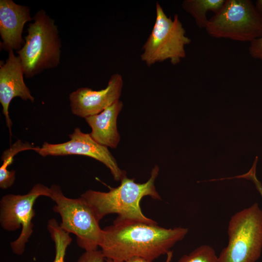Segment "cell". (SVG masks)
Segmentation results:
<instances>
[{
  "mask_svg": "<svg viewBox=\"0 0 262 262\" xmlns=\"http://www.w3.org/2000/svg\"><path fill=\"white\" fill-rule=\"evenodd\" d=\"M101 250L98 249L85 251L76 262H106Z\"/></svg>",
  "mask_w": 262,
  "mask_h": 262,
  "instance_id": "obj_18",
  "label": "cell"
},
{
  "mask_svg": "<svg viewBox=\"0 0 262 262\" xmlns=\"http://www.w3.org/2000/svg\"><path fill=\"white\" fill-rule=\"evenodd\" d=\"M225 2V0H184L182 7L192 16L197 26L205 29L209 20L207 13L212 11L216 14Z\"/></svg>",
  "mask_w": 262,
  "mask_h": 262,
  "instance_id": "obj_14",
  "label": "cell"
},
{
  "mask_svg": "<svg viewBox=\"0 0 262 262\" xmlns=\"http://www.w3.org/2000/svg\"><path fill=\"white\" fill-rule=\"evenodd\" d=\"M33 18L30 8L12 0H0V46L7 51L19 50L25 40L22 34L25 24Z\"/></svg>",
  "mask_w": 262,
  "mask_h": 262,
  "instance_id": "obj_12",
  "label": "cell"
},
{
  "mask_svg": "<svg viewBox=\"0 0 262 262\" xmlns=\"http://www.w3.org/2000/svg\"><path fill=\"white\" fill-rule=\"evenodd\" d=\"M47 229L55 245V255L53 262H65L66 251L72 241V238L54 218L48 221Z\"/></svg>",
  "mask_w": 262,
  "mask_h": 262,
  "instance_id": "obj_15",
  "label": "cell"
},
{
  "mask_svg": "<svg viewBox=\"0 0 262 262\" xmlns=\"http://www.w3.org/2000/svg\"><path fill=\"white\" fill-rule=\"evenodd\" d=\"M123 85L122 76L112 75L107 86L95 91L88 87H81L69 96L71 111L73 114L85 118L98 114L119 100Z\"/></svg>",
  "mask_w": 262,
  "mask_h": 262,
  "instance_id": "obj_10",
  "label": "cell"
},
{
  "mask_svg": "<svg viewBox=\"0 0 262 262\" xmlns=\"http://www.w3.org/2000/svg\"><path fill=\"white\" fill-rule=\"evenodd\" d=\"M188 232L185 228L167 229L157 223L115 219L103 229L99 247L105 258L113 261L139 257L153 261L166 254Z\"/></svg>",
  "mask_w": 262,
  "mask_h": 262,
  "instance_id": "obj_1",
  "label": "cell"
},
{
  "mask_svg": "<svg viewBox=\"0 0 262 262\" xmlns=\"http://www.w3.org/2000/svg\"><path fill=\"white\" fill-rule=\"evenodd\" d=\"M178 14L168 17L158 2L156 4V19L151 32L144 44L140 57L150 66L169 60L173 65L185 58V46L191 42Z\"/></svg>",
  "mask_w": 262,
  "mask_h": 262,
  "instance_id": "obj_6",
  "label": "cell"
},
{
  "mask_svg": "<svg viewBox=\"0 0 262 262\" xmlns=\"http://www.w3.org/2000/svg\"><path fill=\"white\" fill-rule=\"evenodd\" d=\"M255 7L258 13L262 16V0H257L255 2Z\"/></svg>",
  "mask_w": 262,
  "mask_h": 262,
  "instance_id": "obj_21",
  "label": "cell"
},
{
  "mask_svg": "<svg viewBox=\"0 0 262 262\" xmlns=\"http://www.w3.org/2000/svg\"><path fill=\"white\" fill-rule=\"evenodd\" d=\"M123 107L119 99L101 113L86 117L91 129V137L99 144L115 148L120 141L117 129V118Z\"/></svg>",
  "mask_w": 262,
  "mask_h": 262,
  "instance_id": "obj_13",
  "label": "cell"
},
{
  "mask_svg": "<svg viewBox=\"0 0 262 262\" xmlns=\"http://www.w3.org/2000/svg\"><path fill=\"white\" fill-rule=\"evenodd\" d=\"M166 259L165 262H171L172 257H173V252L172 251H169L167 254H166ZM106 262H152V261H150L147 260H146L144 258H139V257H135L132 258L130 259H128L126 261H113L110 259H106L105 260Z\"/></svg>",
  "mask_w": 262,
  "mask_h": 262,
  "instance_id": "obj_20",
  "label": "cell"
},
{
  "mask_svg": "<svg viewBox=\"0 0 262 262\" xmlns=\"http://www.w3.org/2000/svg\"><path fill=\"white\" fill-rule=\"evenodd\" d=\"M177 262H218V259L213 247L203 245L183 255Z\"/></svg>",
  "mask_w": 262,
  "mask_h": 262,
  "instance_id": "obj_16",
  "label": "cell"
},
{
  "mask_svg": "<svg viewBox=\"0 0 262 262\" xmlns=\"http://www.w3.org/2000/svg\"><path fill=\"white\" fill-rule=\"evenodd\" d=\"M248 51L250 56L262 62V36L250 42Z\"/></svg>",
  "mask_w": 262,
  "mask_h": 262,
  "instance_id": "obj_19",
  "label": "cell"
},
{
  "mask_svg": "<svg viewBox=\"0 0 262 262\" xmlns=\"http://www.w3.org/2000/svg\"><path fill=\"white\" fill-rule=\"evenodd\" d=\"M159 167L155 165L149 179L145 183H139L135 179L124 177L120 185L110 188L107 192L88 190L81 194L94 212L98 222L106 215L116 213L118 220H133L149 224L157 223L143 213L140 202L143 197L149 196L161 200L155 186Z\"/></svg>",
  "mask_w": 262,
  "mask_h": 262,
  "instance_id": "obj_2",
  "label": "cell"
},
{
  "mask_svg": "<svg viewBox=\"0 0 262 262\" xmlns=\"http://www.w3.org/2000/svg\"><path fill=\"white\" fill-rule=\"evenodd\" d=\"M49 188L50 198L55 203L53 210L61 217L60 227L75 235L78 246L85 251L97 250L102 241L103 229L86 200L81 196L66 197L57 184Z\"/></svg>",
  "mask_w": 262,
  "mask_h": 262,
  "instance_id": "obj_5",
  "label": "cell"
},
{
  "mask_svg": "<svg viewBox=\"0 0 262 262\" xmlns=\"http://www.w3.org/2000/svg\"><path fill=\"white\" fill-rule=\"evenodd\" d=\"M205 30L213 37L250 42L262 36V16L250 0H225Z\"/></svg>",
  "mask_w": 262,
  "mask_h": 262,
  "instance_id": "obj_7",
  "label": "cell"
},
{
  "mask_svg": "<svg viewBox=\"0 0 262 262\" xmlns=\"http://www.w3.org/2000/svg\"><path fill=\"white\" fill-rule=\"evenodd\" d=\"M24 75L19 57L16 56L13 50L9 51L5 63L0 66V102L10 135L12 122L9 107L11 100L15 97H19L24 100L34 101V97L24 82Z\"/></svg>",
  "mask_w": 262,
  "mask_h": 262,
  "instance_id": "obj_11",
  "label": "cell"
},
{
  "mask_svg": "<svg viewBox=\"0 0 262 262\" xmlns=\"http://www.w3.org/2000/svg\"><path fill=\"white\" fill-rule=\"evenodd\" d=\"M228 243L218 262H256L262 250V210L257 203L234 214L228 225Z\"/></svg>",
  "mask_w": 262,
  "mask_h": 262,
  "instance_id": "obj_4",
  "label": "cell"
},
{
  "mask_svg": "<svg viewBox=\"0 0 262 262\" xmlns=\"http://www.w3.org/2000/svg\"><path fill=\"white\" fill-rule=\"evenodd\" d=\"M257 161H258V157L257 156L255 158V161L253 163L252 167L249 170V171L246 174H243L240 176H236L232 178L220 179V180H224V179H234V178H244V179H246L247 180H251L253 181V182L254 183L257 189L259 192V193H260L262 197V185L261 182L257 179L256 176V165L257 163ZM218 180H220V179H218Z\"/></svg>",
  "mask_w": 262,
  "mask_h": 262,
  "instance_id": "obj_17",
  "label": "cell"
},
{
  "mask_svg": "<svg viewBox=\"0 0 262 262\" xmlns=\"http://www.w3.org/2000/svg\"><path fill=\"white\" fill-rule=\"evenodd\" d=\"M33 19L28 25L24 45L16 51L28 78L55 68L60 63L61 41L54 20L43 9Z\"/></svg>",
  "mask_w": 262,
  "mask_h": 262,
  "instance_id": "obj_3",
  "label": "cell"
},
{
  "mask_svg": "<svg viewBox=\"0 0 262 262\" xmlns=\"http://www.w3.org/2000/svg\"><path fill=\"white\" fill-rule=\"evenodd\" d=\"M41 196L50 198V188L38 183L26 194H9L3 196L0 200L1 227L8 231H15L21 227L18 237L10 244L16 255H21L24 252L26 244L33 233L32 220L35 214L33 205Z\"/></svg>",
  "mask_w": 262,
  "mask_h": 262,
  "instance_id": "obj_8",
  "label": "cell"
},
{
  "mask_svg": "<svg viewBox=\"0 0 262 262\" xmlns=\"http://www.w3.org/2000/svg\"><path fill=\"white\" fill-rule=\"evenodd\" d=\"M70 140L59 144L44 142L35 151L42 157L80 155L92 158L104 164L110 171L115 180L121 181L126 176V172L121 169L107 147L96 142L89 133H85L79 128L69 135Z\"/></svg>",
  "mask_w": 262,
  "mask_h": 262,
  "instance_id": "obj_9",
  "label": "cell"
}]
</instances>
